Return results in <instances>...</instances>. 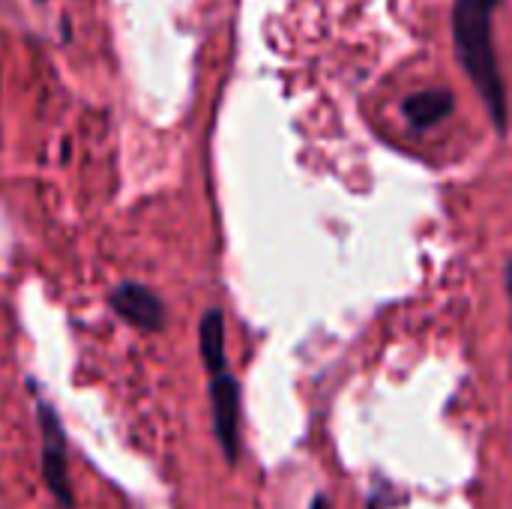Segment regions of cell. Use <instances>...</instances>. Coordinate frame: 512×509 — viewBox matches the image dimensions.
<instances>
[{
  "label": "cell",
  "mask_w": 512,
  "mask_h": 509,
  "mask_svg": "<svg viewBox=\"0 0 512 509\" xmlns=\"http://www.w3.org/2000/svg\"><path fill=\"white\" fill-rule=\"evenodd\" d=\"M498 0H456L453 3V39L465 75L480 90L498 132L507 129V90L492 48V9Z\"/></svg>",
  "instance_id": "obj_1"
},
{
  "label": "cell",
  "mask_w": 512,
  "mask_h": 509,
  "mask_svg": "<svg viewBox=\"0 0 512 509\" xmlns=\"http://www.w3.org/2000/svg\"><path fill=\"white\" fill-rule=\"evenodd\" d=\"M36 420H39V438H42V453H39L42 456L39 459L42 483L57 507L72 509L75 492H72V480H69V438L63 432V423L45 399H39Z\"/></svg>",
  "instance_id": "obj_2"
},
{
  "label": "cell",
  "mask_w": 512,
  "mask_h": 509,
  "mask_svg": "<svg viewBox=\"0 0 512 509\" xmlns=\"http://www.w3.org/2000/svg\"><path fill=\"white\" fill-rule=\"evenodd\" d=\"M243 393H240V381L228 372L210 378V420H213V438L222 450V459L234 468L240 462V450H243Z\"/></svg>",
  "instance_id": "obj_3"
},
{
  "label": "cell",
  "mask_w": 512,
  "mask_h": 509,
  "mask_svg": "<svg viewBox=\"0 0 512 509\" xmlns=\"http://www.w3.org/2000/svg\"><path fill=\"white\" fill-rule=\"evenodd\" d=\"M108 306L123 324H129L132 330H141V333H162L168 324L165 300L141 282H120L111 291Z\"/></svg>",
  "instance_id": "obj_4"
},
{
  "label": "cell",
  "mask_w": 512,
  "mask_h": 509,
  "mask_svg": "<svg viewBox=\"0 0 512 509\" xmlns=\"http://www.w3.org/2000/svg\"><path fill=\"white\" fill-rule=\"evenodd\" d=\"M198 351H201V360H204V369L210 372V378L225 372L228 357H225V315H222V309H207L201 315Z\"/></svg>",
  "instance_id": "obj_5"
},
{
  "label": "cell",
  "mask_w": 512,
  "mask_h": 509,
  "mask_svg": "<svg viewBox=\"0 0 512 509\" xmlns=\"http://www.w3.org/2000/svg\"><path fill=\"white\" fill-rule=\"evenodd\" d=\"M402 111H405V117H408V123L414 129H432L435 123H441L453 111V93L444 90V87L414 93V96L405 99Z\"/></svg>",
  "instance_id": "obj_6"
},
{
  "label": "cell",
  "mask_w": 512,
  "mask_h": 509,
  "mask_svg": "<svg viewBox=\"0 0 512 509\" xmlns=\"http://www.w3.org/2000/svg\"><path fill=\"white\" fill-rule=\"evenodd\" d=\"M507 294H510V306H512V258L507 264Z\"/></svg>",
  "instance_id": "obj_7"
}]
</instances>
